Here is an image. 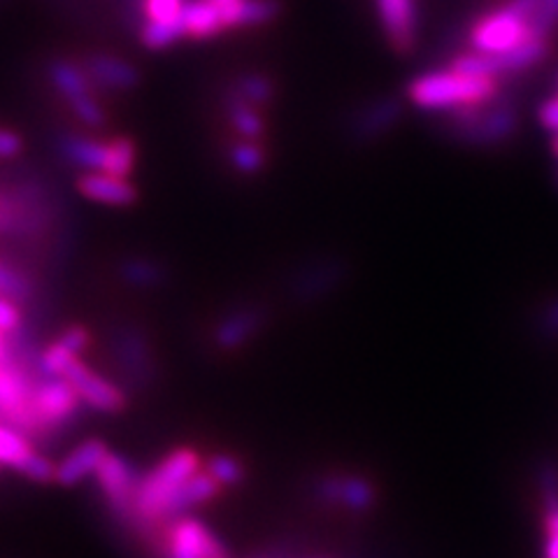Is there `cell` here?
I'll use <instances>...</instances> for the list:
<instances>
[{
  "label": "cell",
  "instance_id": "cell-1",
  "mask_svg": "<svg viewBox=\"0 0 558 558\" xmlns=\"http://www.w3.org/2000/svg\"><path fill=\"white\" fill-rule=\"evenodd\" d=\"M408 96L416 108L428 112H453L470 105H482L494 100L496 80L492 77H468L457 70H430L418 75L408 86Z\"/></svg>",
  "mask_w": 558,
  "mask_h": 558
},
{
  "label": "cell",
  "instance_id": "cell-2",
  "mask_svg": "<svg viewBox=\"0 0 558 558\" xmlns=\"http://www.w3.org/2000/svg\"><path fill=\"white\" fill-rule=\"evenodd\" d=\"M201 453L191 447H180L170 451L156 463L149 475L137 484V494L133 502V514L143 521H161L166 519V508L174 492L201 470Z\"/></svg>",
  "mask_w": 558,
  "mask_h": 558
},
{
  "label": "cell",
  "instance_id": "cell-3",
  "mask_svg": "<svg viewBox=\"0 0 558 558\" xmlns=\"http://www.w3.org/2000/svg\"><path fill=\"white\" fill-rule=\"evenodd\" d=\"M451 129L463 143L475 147H496L510 140L519 129V108L514 100L496 96L482 105H470L449 112Z\"/></svg>",
  "mask_w": 558,
  "mask_h": 558
},
{
  "label": "cell",
  "instance_id": "cell-4",
  "mask_svg": "<svg viewBox=\"0 0 558 558\" xmlns=\"http://www.w3.org/2000/svg\"><path fill=\"white\" fill-rule=\"evenodd\" d=\"M82 400L65 377H43L31 396V433L57 430L73 422Z\"/></svg>",
  "mask_w": 558,
  "mask_h": 558
},
{
  "label": "cell",
  "instance_id": "cell-5",
  "mask_svg": "<svg viewBox=\"0 0 558 558\" xmlns=\"http://www.w3.org/2000/svg\"><path fill=\"white\" fill-rule=\"evenodd\" d=\"M526 35V20H523L512 5H505L482 16L473 26V31H470V43H473L475 51H484V54L496 57L514 49Z\"/></svg>",
  "mask_w": 558,
  "mask_h": 558
},
{
  "label": "cell",
  "instance_id": "cell-6",
  "mask_svg": "<svg viewBox=\"0 0 558 558\" xmlns=\"http://www.w3.org/2000/svg\"><path fill=\"white\" fill-rule=\"evenodd\" d=\"M0 468H10L33 482H54L57 463L33 447L28 435L0 422Z\"/></svg>",
  "mask_w": 558,
  "mask_h": 558
},
{
  "label": "cell",
  "instance_id": "cell-7",
  "mask_svg": "<svg viewBox=\"0 0 558 558\" xmlns=\"http://www.w3.org/2000/svg\"><path fill=\"white\" fill-rule=\"evenodd\" d=\"M35 389L33 377L22 368L12 354L0 365V422L31 433V396Z\"/></svg>",
  "mask_w": 558,
  "mask_h": 558
},
{
  "label": "cell",
  "instance_id": "cell-8",
  "mask_svg": "<svg viewBox=\"0 0 558 558\" xmlns=\"http://www.w3.org/2000/svg\"><path fill=\"white\" fill-rule=\"evenodd\" d=\"M168 558H226L221 539L196 517H178L168 529Z\"/></svg>",
  "mask_w": 558,
  "mask_h": 558
},
{
  "label": "cell",
  "instance_id": "cell-9",
  "mask_svg": "<svg viewBox=\"0 0 558 558\" xmlns=\"http://www.w3.org/2000/svg\"><path fill=\"white\" fill-rule=\"evenodd\" d=\"M63 377L73 384L80 400L89 410H96L102 414H114L126 408L124 391H121L110 379H105L94 368H89V365H86L80 356L68 365Z\"/></svg>",
  "mask_w": 558,
  "mask_h": 558
},
{
  "label": "cell",
  "instance_id": "cell-10",
  "mask_svg": "<svg viewBox=\"0 0 558 558\" xmlns=\"http://www.w3.org/2000/svg\"><path fill=\"white\" fill-rule=\"evenodd\" d=\"M94 480L105 500L112 505L114 512H119L121 517L133 514V502H135L140 477L133 473L131 463L124 457L110 451L108 457L102 459L100 468L96 470Z\"/></svg>",
  "mask_w": 558,
  "mask_h": 558
},
{
  "label": "cell",
  "instance_id": "cell-11",
  "mask_svg": "<svg viewBox=\"0 0 558 558\" xmlns=\"http://www.w3.org/2000/svg\"><path fill=\"white\" fill-rule=\"evenodd\" d=\"M108 453H110L108 445L98 438L80 442L73 451H68L65 457L57 463L54 482L61 486H77L86 480H92Z\"/></svg>",
  "mask_w": 558,
  "mask_h": 558
},
{
  "label": "cell",
  "instance_id": "cell-12",
  "mask_svg": "<svg viewBox=\"0 0 558 558\" xmlns=\"http://www.w3.org/2000/svg\"><path fill=\"white\" fill-rule=\"evenodd\" d=\"M59 154L68 163H73L77 168H86L92 172H108L112 170V154H114V143L108 140H94L86 135L77 133H65L59 137Z\"/></svg>",
  "mask_w": 558,
  "mask_h": 558
},
{
  "label": "cell",
  "instance_id": "cell-13",
  "mask_svg": "<svg viewBox=\"0 0 558 558\" xmlns=\"http://www.w3.org/2000/svg\"><path fill=\"white\" fill-rule=\"evenodd\" d=\"M96 89L105 92H131L140 84V70L112 54H92L82 61Z\"/></svg>",
  "mask_w": 558,
  "mask_h": 558
},
{
  "label": "cell",
  "instance_id": "cell-14",
  "mask_svg": "<svg viewBox=\"0 0 558 558\" xmlns=\"http://www.w3.org/2000/svg\"><path fill=\"white\" fill-rule=\"evenodd\" d=\"M80 194L89 201L105 205H133L137 201V191L126 178H117L108 172H86L77 180Z\"/></svg>",
  "mask_w": 558,
  "mask_h": 558
},
{
  "label": "cell",
  "instance_id": "cell-15",
  "mask_svg": "<svg viewBox=\"0 0 558 558\" xmlns=\"http://www.w3.org/2000/svg\"><path fill=\"white\" fill-rule=\"evenodd\" d=\"M377 10L396 51H410L414 45V0H377Z\"/></svg>",
  "mask_w": 558,
  "mask_h": 558
},
{
  "label": "cell",
  "instance_id": "cell-16",
  "mask_svg": "<svg viewBox=\"0 0 558 558\" xmlns=\"http://www.w3.org/2000/svg\"><path fill=\"white\" fill-rule=\"evenodd\" d=\"M223 492V486L207 473V470H198L194 477H189L174 496L170 498L168 508H166V519H178L184 517L189 510L198 508L203 502H209L219 498Z\"/></svg>",
  "mask_w": 558,
  "mask_h": 558
},
{
  "label": "cell",
  "instance_id": "cell-17",
  "mask_svg": "<svg viewBox=\"0 0 558 558\" xmlns=\"http://www.w3.org/2000/svg\"><path fill=\"white\" fill-rule=\"evenodd\" d=\"M47 75L68 105L77 98L92 96L96 92V84L92 82L89 73H86L82 63L57 59L47 65Z\"/></svg>",
  "mask_w": 558,
  "mask_h": 558
},
{
  "label": "cell",
  "instance_id": "cell-18",
  "mask_svg": "<svg viewBox=\"0 0 558 558\" xmlns=\"http://www.w3.org/2000/svg\"><path fill=\"white\" fill-rule=\"evenodd\" d=\"M182 24L186 38L209 40L226 31L219 10L209 0H186L182 10Z\"/></svg>",
  "mask_w": 558,
  "mask_h": 558
},
{
  "label": "cell",
  "instance_id": "cell-19",
  "mask_svg": "<svg viewBox=\"0 0 558 558\" xmlns=\"http://www.w3.org/2000/svg\"><path fill=\"white\" fill-rule=\"evenodd\" d=\"M324 492H326V496H328L330 500H336V502L342 505V508L354 510V512L371 510L373 502H375L373 484L361 480V477H338V480H330V482H326Z\"/></svg>",
  "mask_w": 558,
  "mask_h": 558
},
{
  "label": "cell",
  "instance_id": "cell-20",
  "mask_svg": "<svg viewBox=\"0 0 558 558\" xmlns=\"http://www.w3.org/2000/svg\"><path fill=\"white\" fill-rule=\"evenodd\" d=\"M547 38H537V35H526L514 49L505 51V54H496L500 75H514L526 73V70L535 68L539 61L547 57Z\"/></svg>",
  "mask_w": 558,
  "mask_h": 558
},
{
  "label": "cell",
  "instance_id": "cell-21",
  "mask_svg": "<svg viewBox=\"0 0 558 558\" xmlns=\"http://www.w3.org/2000/svg\"><path fill=\"white\" fill-rule=\"evenodd\" d=\"M282 3L279 0H240V3L226 16V31L233 28H256L275 22Z\"/></svg>",
  "mask_w": 558,
  "mask_h": 558
},
{
  "label": "cell",
  "instance_id": "cell-22",
  "mask_svg": "<svg viewBox=\"0 0 558 558\" xmlns=\"http://www.w3.org/2000/svg\"><path fill=\"white\" fill-rule=\"evenodd\" d=\"M400 112H403V105H400V100L381 98L359 114L354 131H356V135H361L365 140L377 137L379 133L389 131L396 124V121L400 119Z\"/></svg>",
  "mask_w": 558,
  "mask_h": 558
},
{
  "label": "cell",
  "instance_id": "cell-23",
  "mask_svg": "<svg viewBox=\"0 0 558 558\" xmlns=\"http://www.w3.org/2000/svg\"><path fill=\"white\" fill-rule=\"evenodd\" d=\"M510 5L526 20L529 35L549 38L558 26V0H510Z\"/></svg>",
  "mask_w": 558,
  "mask_h": 558
},
{
  "label": "cell",
  "instance_id": "cell-24",
  "mask_svg": "<svg viewBox=\"0 0 558 558\" xmlns=\"http://www.w3.org/2000/svg\"><path fill=\"white\" fill-rule=\"evenodd\" d=\"M226 112H229L231 126L242 135V140H258L266 133L264 117L258 114V108H254L252 102L244 100L233 89L226 94Z\"/></svg>",
  "mask_w": 558,
  "mask_h": 558
},
{
  "label": "cell",
  "instance_id": "cell-25",
  "mask_svg": "<svg viewBox=\"0 0 558 558\" xmlns=\"http://www.w3.org/2000/svg\"><path fill=\"white\" fill-rule=\"evenodd\" d=\"M260 326V314L254 310H242L231 314L229 319H223V324L217 330V342L221 347L235 349L240 347L250 336L256 333V328Z\"/></svg>",
  "mask_w": 558,
  "mask_h": 558
},
{
  "label": "cell",
  "instance_id": "cell-26",
  "mask_svg": "<svg viewBox=\"0 0 558 558\" xmlns=\"http://www.w3.org/2000/svg\"><path fill=\"white\" fill-rule=\"evenodd\" d=\"M182 38H186L182 20L178 22L145 20V24L140 26V43H143L147 49H166Z\"/></svg>",
  "mask_w": 558,
  "mask_h": 558
},
{
  "label": "cell",
  "instance_id": "cell-27",
  "mask_svg": "<svg viewBox=\"0 0 558 558\" xmlns=\"http://www.w3.org/2000/svg\"><path fill=\"white\" fill-rule=\"evenodd\" d=\"M231 89L247 102H252L254 108H266L275 98V82L264 73H244Z\"/></svg>",
  "mask_w": 558,
  "mask_h": 558
},
{
  "label": "cell",
  "instance_id": "cell-28",
  "mask_svg": "<svg viewBox=\"0 0 558 558\" xmlns=\"http://www.w3.org/2000/svg\"><path fill=\"white\" fill-rule=\"evenodd\" d=\"M231 163L242 174H258L266 168V149L256 140H242L231 149Z\"/></svg>",
  "mask_w": 558,
  "mask_h": 558
},
{
  "label": "cell",
  "instance_id": "cell-29",
  "mask_svg": "<svg viewBox=\"0 0 558 558\" xmlns=\"http://www.w3.org/2000/svg\"><path fill=\"white\" fill-rule=\"evenodd\" d=\"M205 470L223 488L226 486H238V484L244 482V468L235 457H231V453H215V457H209L205 461Z\"/></svg>",
  "mask_w": 558,
  "mask_h": 558
},
{
  "label": "cell",
  "instance_id": "cell-30",
  "mask_svg": "<svg viewBox=\"0 0 558 558\" xmlns=\"http://www.w3.org/2000/svg\"><path fill=\"white\" fill-rule=\"evenodd\" d=\"M0 293L8 295V299L16 303H24L33 295V284L31 279L24 277L20 270L0 264Z\"/></svg>",
  "mask_w": 558,
  "mask_h": 558
},
{
  "label": "cell",
  "instance_id": "cell-31",
  "mask_svg": "<svg viewBox=\"0 0 558 558\" xmlns=\"http://www.w3.org/2000/svg\"><path fill=\"white\" fill-rule=\"evenodd\" d=\"M186 0H143V10L147 20L154 22H178L182 20Z\"/></svg>",
  "mask_w": 558,
  "mask_h": 558
},
{
  "label": "cell",
  "instance_id": "cell-32",
  "mask_svg": "<svg viewBox=\"0 0 558 558\" xmlns=\"http://www.w3.org/2000/svg\"><path fill=\"white\" fill-rule=\"evenodd\" d=\"M22 322H24V314L20 303L0 293V333L16 336V330L22 328Z\"/></svg>",
  "mask_w": 558,
  "mask_h": 558
},
{
  "label": "cell",
  "instance_id": "cell-33",
  "mask_svg": "<svg viewBox=\"0 0 558 558\" xmlns=\"http://www.w3.org/2000/svg\"><path fill=\"white\" fill-rule=\"evenodd\" d=\"M124 277L133 284L149 287L156 279H161V270L149 264V260H131V264L124 266Z\"/></svg>",
  "mask_w": 558,
  "mask_h": 558
},
{
  "label": "cell",
  "instance_id": "cell-34",
  "mask_svg": "<svg viewBox=\"0 0 558 558\" xmlns=\"http://www.w3.org/2000/svg\"><path fill=\"white\" fill-rule=\"evenodd\" d=\"M59 340L68 347V349H73L75 354H84L86 349H89V344H92V336H89V330H86L84 326H70V328H65L63 333L59 336Z\"/></svg>",
  "mask_w": 558,
  "mask_h": 558
},
{
  "label": "cell",
  "instance_id": "cell-35",
  "mask_svg": "<svg viewBox=\"0 0 558 558\" xmlns=\"http://www.w3.org/2000/svg\"><path fill=\"white\" fill-rule=\"evenodd\" d=\"M537 121L539 126L549 133H558V94L547 98L543 105L537 108Z\"/></svg>",
  "mask_w": 558,
  "mask_h": 558
},
{
  "label": "cell",
  "instance_id": "cell-36",
  "mask_svg": "<svg viewBox=\"0 0 558 558\" xmlns=\"http://www.w3.org/2000/svg\"><path fill=\"white\" fill-rule=\"evenodd\" d=\"M22 147L24 143L20 135L10 129H0V159H14V156H20Z\"/></svg>",
  "mask_w": 558,
  "mask_h": 558
},
{
  "label": "cell",
  "instance_id": "cell-37",
  "mask_svg": "<svg viewBox=\"0 0 558 558\" xmlns=\"http://www.w3.org/2000/svg\"><path fill=\"white\" fill-rule=\"evenodd\" d=\"M543 328H545V333H549V336L558 333V301H554L545 310V314H543Z\"/></svg>",
  "mask_w": 558,
  "mask_h": 558
},
{
  "label": "cell",
  "instance_id": "cell-38",
  "mask_svg": "<svg viewBox=\"0 0 558 558\" xmlns=\"http://www.w3.org/2000/svg\"><path fill=\"white\" fill-rule=\"evenodd\" d=\"M543 558H558V533H545Z\"/></svg>",
  "mask_w": 558,
  "mask_h": 558
},
{
  "label": "cell",
  "instance_id": "cell-39",
  "mask_svg": "<svg viewBox=\"0 0 558 558\" xmlns=\"http://www.w3.org/2000/svg\"><path fill=\"white\" fill-rule=\"evenodd\" d=\"M209 3H213L217 10H219V14H221V22L226 20V14H229L240 0H209Z\"/></svg>",
  "mask_w": 558,
  "mask_h": 558
},
{
  "label": "cell",
  "instance_id": "cell-40",
  "mask_svg": "<svg viewBox=\"0 0 558 558\" xmlns=\"http://www.w3.org/2000/svg\"><path fill=\"white\" fill-rule=\"evenodd\" d=\"M8 338L10 336H5V333H0V365H3L8 359H10V342H8Z\"/></svg>",
  "mask_w": 558,
  "mask_h": 558
},
{
  "label": "cell",
  "instance_id": "cell-41",
  "mask_svg": "<svg viewBox=\"0 0 558 558\" xmlns=\"http://www.w3.org/2000/svg\"><path fill=\"white\" fill-rule=\"evenodd\" d=\"M551 149H554V156L558 159V133L554 135V143H551Z\"/></svg>",
  "mask_w": 558,
  "mask_h": 558
},
{
  "label": "cell",
  "instance_id": "cell-42",
  "mask_svg": "<svg viewBox=\"0 0 558 558\" xmlns=\"http://www.w3.org/2000/svg\"><path fill=\"white\" fill-rule=\"evenodd\" d=\"M556 94H558V80H556Z\"/></svg>",
  "mask_w": 558,
  "mask_h": 558
}]
</instances>
